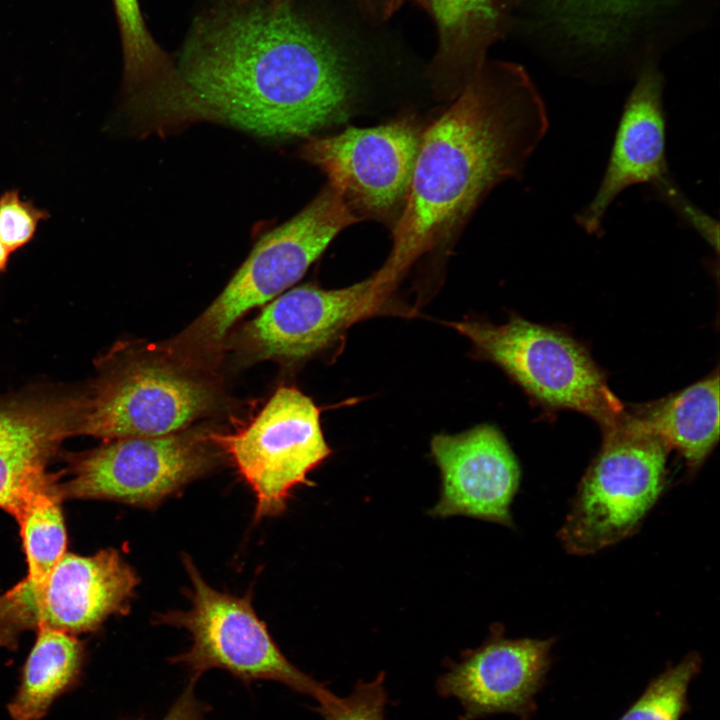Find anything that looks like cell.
Listing matches in <instances>:
<instances>
[{
  "label": "cell",
  "mask_w": 720,
  "mask_h": 720,
  "mask_svg": "<svg viewBox=\"0 0 720 720\" xmlns=\"http://www.w3.org/2000/svg\"><path fill=\"white\" fill-rule=\"evenodd\" d=\"M644 430L677 450L695 470L719 438L718 372L662 400L629 412Z\"/></svg>",
  "instance_id": "e0dca14e"
},
{
  "label": "cell",
  "mask_w": 720,
  "mask_h": 720,
  "mask_svg": "<svg viewBox=\"0 0 720 720\" xmlns=\"http://www.w3.org/2000/svg\"><path fill=\"white\" fill-rule=\"evenodd\" d=\"M183 563L191 587L187 594L188 610H170L154 617V623L184 628L192 644L184 652L169 658L183 667L189 680L198 682L212 669H223L245 684L274 681L295 692L312 697L317 704L333 693L293 665L281 652L266 624L256 614L250 594L243 597L212 588L191 558Z\"/></svg>",
  "instance_id": "3957f363"
},
{
  "label": "cell",
  "mask_w": 720,
  "mask_h": 720,
  "mask_svg": "<svg viewBox=\"0 0 720 720\" xmlns=\"http://www.w3.org/2000/svg\"><path fill=\"white\" fill-rule=\"evenodd\" d=\"M553 644L552 638L509 639L495 631L481 646L464 651L459 661H447L436 690L459 702V720L497 714L531 720L551 666Z\"/></svg>",
  "instance_id": "7c38bea8"
},
{
  "label": "cell",
  "mask_w": 720,
  "mask_h": 720,
  "mask_svg": "<svg viewBox=\"0 0 720 720\" xmlns=\"http://www.w3.org/2000/svg\"><path fill=\"white\" fill-rule=\"evenodd\" d=\"M693 652L652 679L619 720H681L688 711V691L701 669Z\"/></svg>",
  "instance_id": "7402d4cb"
},
{
  "label": "cell",
  "mask_w": 720,
  "mask_h": 720,
  "mask_svg": "<svg viewBox=\"0 0 720 720\" xmlns=\"http://www.w3.org/2000/svg\"><path fill=\"white\" fill-rule=\"evenodd\" d=\"M139 577L113 548L93 555L65 553L41 579L23 578L0 594V645L17 647L26 631L51 628L77 635L126 615Z\"/></svg>",
  "instance_id": "52a82bcc"
},
{
  "label": "cell",
  "mask_w": 720,
  "mask_h": 720,
  "mask_svg": "<svg viewBox=\"0 0 720 720\" xmlns=\"http://www.w3.org/2000/svg\"><path fill=\"white\" fill-rule=\"evenodd\" d=\"M423 132L417 120L404 116L375 127L311 136L300 154L327 176L328 185L360 221L395 225L406 204Z\"/></svg>",
  "instance_id": "30bf717a"
},
{
  "label": "cell",
  "mask_w": 720,
  "mask_h": 720,
  "mask_svg": "<svg viewBox=\"0 0 720 720\" xmlns=\"http://www.w3.org/2000/svg\"><path fill=\"white\" fill-rule=\"evenodd\" d=\"M10 251L0 241V272L3 271L8 263Z\"/></svg>",
  "instance_id": "4316f807"
},
{
  "label": "cell",
  "mask_w": 720,
  "mask_h": 720,
  "mask_svg": "<svg viewBox=\"0 0 720 720\" xmlns=\"http://www.w3.org/2000/svg\"><path fill=\"white\" fill-rule=\"evenodd\" d=\"M447 325L542 404L585 414L602 431L626 416L627 410L608 387L602 371L572 337L520 317L502 325L476 319Z\"/></svg>",
  "instance_id": "8992f818"
},
{
  "label": "cell",
  "mask_w": 720,
  "mask_h": 720,
  "mask_svg": "<svg viewBox=\"0 0 720 720\" xmlns=\"http://www.w3.org/2000/svg\"><path fill=\"white\" fill-rule=\"evenodd\" d=\"M82 400L15 402L0 406V509L17 519L57 474L48 464L77 432Z\"/></svg>",
  "instance_id": "2e32d148"
},
{
  "label": "cell",
  "mask_w": 720,
  "mask_h": 720,
  "mask_svg": "<svg viewBox=\"0 0 720 720\" xmlns=\"http://www.w3.org/2000/svg\"><path fill=\"white\" fill-rule=\"evenodd\" d=\"M360 220L330 185L293 218L263 235L222 292L175 340L185 352L215 349L252 308L293 286L334 237Z\"/></svg>",
  "instance_id": "5b68a950"
},
{
  "label": "cell",
  "mask_w": 720,
  "mask_h": 720,
  "mask_svg": "<svg viewBox=\"0 0 720 720\" xmlns=\"http://www.w3.org/2000/svg\"><path fill=\"white\" fill-rule=\"evenodd\" d=\"M647 0H545L552 19L589 43H602Z\"/></svg>",
  "instance_id": "603a6c76"
},
{
  "label": "cell",
  "mask_w": 720,
  "mask_h": 720,
  "mask_svg": "<svg viewBox=\"0 0 720 720\" xmlns=\"http://www.w3.org/2000/svg\"><path fill=\"white\" fill-rule=\"evenodd\" d=\"M560 529L565 550L594 554L631 536L660 497L666 482L668 446L638 426L627 412L604 430Z\"/></svg>",
  "instance_id": "277c9868"
},
{
  "label": "cell",
  "mask_w": 720,
  "mask_h": 720,
  "mask_svg": "<svg viewBox=\"0 0 720 720\" xmlns=\"http://www.w3.org/2000/svg\"><path fill=\"white\" fill-rule=\"evenodd\" d=\"M123 54V89L134 117L151 114L179 88L175 64L148 30L139 0H112Z\"/></svg>",
  "instance_id": "ac0fdd59"
},
{
  "label": "cell",
  "mask_w": 720,
  "mask_h": 720,
  "mask_svg": "<svg viewBox=\"0 0 720 720\" xmlns=\"http://www.w3.org/2000/svg\"><path fill=\"white\" fill-rule=\"evenodd\" d=\"M638 184L651 185L664 202L680 192L668 170L663 79L654 67L641 72L625 102L602 180L577 224L599 234L613 201Z\"/></svg>",
  "instance_id": "4fadbf2b"
},
{
  "label": "cell",
  "mask_w": 720,
  "mask_h": 720,
  "mask_svg": "<svg viewBox=\"0 0 720 720\" xmlns=\"http://www.w3.org/2000/svg\"><path fill=\"white\" fill-rule=\"evenodd\" d=\"M196 683L188 680L162 720H206L209 706L196 696Z\"/></svg>",
  "instance_id": "484cf974"
},
{
  "label": "cell",
  "mask_w": 720,
  "mask_h": 720,
  "mask_svg": "<svg viewBox=\"0 0 720 720\" xmlns=\"http://www.w3.org/2000/svg\"><path fill=\"white\" fill-rule=\"evenodd\" d=\"M175 66L192 122L311 137L345 121L351 107L344 57L290 0H236L200 16Z\"/></svg>",
  "instance_id": "6da1fadb"
},
{
  "label": "cell",
  "mask_w": 720,
  "mask_h": 720,
  "mask_svg": "<svg viewBox=\"0 0 720 720\" xmlns=\"http://www.w3.org/2000/svg\"><path fill=\"white\" fill-rule=\"evenodd\" d=\"M49 213L30 200H24L17 189L0 195V241L10 251L27 245L35 236L38 225Z\"/></svg>",
  "instance_id": "d4e9b609"
},
{
  "label": "cell",
  "mask_w": 720,
  "mask_h": 720,
  "mask_svg": "<svg viewBox=\"0 0 720 720\" xmlns=\"http://www.w3.org/2000/svg\"><path fill=\"white\" fill-rule=\"evenodd\" d=\"M372 278L340 289L301 285L268 302L246 326L254 354L300 360L327 347L344 329L370 316Z\"/></svg>",
  "instance_id": "9a60e30c"
},
{
  "label": "cell",
  "mask_w": 720,
  "mask_h": 720,
  "mask_svg": "<svg viewBox=\"0 0 720 720\" xmlns=\"http://www.w3.org/2000/svg\"><path fill=\"white\" fill-rule=\"evenodd\" d=\"M548 129L546 106L518 70L482 69L424 129L391 252L372 278L382 306L424 255L444 248L482 198L517 177Z\"/></svg>",
  "instance_id": "7a4b0ae2"
},
{
  "label": "cell",
  "mask_w": 720,
  "mask_h": 720,
  "mask_svg": "<svg viewBox=\"0 0 720 720\" xmlns=\"http://www.w3.org/2000/svg\"><path fill=\"white\" fill-rule=\"evenodd\" d=\"M208 437L182 432L120 438L71 456L57 489L65 499L155 508L218 463Z\"/></svg>",
  "instance_id": "ba28073f"
},
{
  "label": "cell",
  "mask_w": 720,
  "mask_h": 720,
  "mask_svg": "<svg viewBox=\"0 0 720 720\" xmlns=\"http://www.w3.org/2000/svg\"><path fill=\"white\" fill-rule=\"evenodd\" d=\"M121 720H143V718H137V719L136 718L135 719L126 718V719H121Z\"/></svg>",
  "instance_id": "83f0119b"
},
{
  "label": "cell",
  "mask_w": 720,
  "mask_h": 720,
  "mask_svg": "<svg viewBox=\"0 0 720 720\" xmlns=\"http://www.w3.org/2000/svg\"><path fill=\"white\" fill-rule=\"evenodd\" d=\"M237 1H246V0H237ZM269 1L276 2V1H279V0H269Z\"/></svg>",
  "instance_id": "f1b7e54d"
},
{
  "label": "cell",
  "mask_w": 720,
  "mask_h": 720,
  "mask_svg": "<svg viewBox=\"0 0 720 720\" xmlns=\"http://www.w3.org/2000/svg\"><path fill=\"white\" fill-rule=\"evenodd\" d=\"M57 479L38 491L16 519L20 527L28 572L25 578H43L66 553L67 533Z\"/></svg>",
  "instance_id": "44dd1931"
},
{
  "label": "cell",
  "mask_w": 720,
  "mask_h": 720,
  "mask_svg": "<svg viewBox=\"0 0 720 720\" xmlns=\"http://www.w3.org/2000/svg\"><path fill=\"white\" fill-rule=\"evenodd\" d=\"M440 33L438 91L454 98L482 69V37L494 26L493 0H430Z\"/></svg>",
  "instance_id": "ffe728a7"
},
{
  "label": "cell",
  "mask_w": 720,
  "mask_h": 720,
  "mask_svg": "<svg viewBox=\"0 0 720 720\" xmlns=\"http://www.w3.org/2000/svg\"><path fill=\"white\" fill-rule=\"evenodd\" d=\"M255 496V520L285 511L292 490L331 454L313 400L280 386L257 416L232 434H210Z\"/></svg>",
  "instance_id": "9c48e42d"
},
{
  "label": "cell",
  "mask_w": 720,
  "mask_h": 720,
  "mask_svg": "<svg viewBox=\"0 0 720 720\" xmlns=\"http://www.w3.org/2000/svg\"><path fill=\"white\" fill-rule=\"evenodd\" d=\"M442 490L433 516L464 515L511 526L510 505L518 490L520 468L502 433L477 425L456 435L431 440Z\"/></svg>",
  "instance_id": "5bb4252c"
},
{
  "label": "cell",
  "mask_w": 720,
  "mask_h": 720,
  "mask_svg": "<svg viewBox=\"0 0 720 720\" xmlns=\"http://www.w3.org/2000/svg\"><path fill=\"white\" fill-rule=\"evenodd\" d=\"M387 703L385 673L381 672L373 680H358L347 696L334 694L314 709L324 720H386Z\"/></svg>",
  "instance_id": "cb8c5ba5"
},
{
  "label": "cell",
  "mask_w": 720,
  "mask_h": 720,
  "mask_svg": "<svg viewBox=\"0 0 720 720\" xmlns=\"http://www.w3.org/2000/svg\"><path fill=\"white\" fill-rule=\"evenodd\" d=\"M21 672L17 692L7 709L13 720H41L54 701L74 688L86 650L76 635L40 628Z\"/></svg>",
  "instance_id": "d6986e66"
},
{
  "label": "cell",
  "mask_w": 720,
  "mask_h": 720,
  "mask_svg": "<svg viewBox=\"0 0 720 720\" xmlns=\"http://www.w3.org/2000/svg\"><path fill=\"white\" fill-rule=\"evenodd\" d=\"M211 389L183 370L159 361H139L105 377L82 410L77 433L106 441L179 433L206 415Z\"/></svg>",
  "instance_id": "8fae6325"
}]
</instances>
